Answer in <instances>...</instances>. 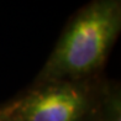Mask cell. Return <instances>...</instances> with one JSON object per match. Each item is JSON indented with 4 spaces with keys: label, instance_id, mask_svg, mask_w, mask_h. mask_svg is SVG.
Wrapping results in <instances>:
<instances>
[{
    "label": "cell",
    "instance_id": "obj_1",
    "mask_svg": "<svg viewBox=\"0 0 121 121\" xmlns=\"http://www.w3.org/2000/svg\"><path fill=\"white\" fill-rule=\"evenodd\" d=\"M121 32V0H90L65 25L35 83L101 77Z\"/></svg>",
    "mask_w": 121,
    "mask_h": 121
},
{
    "label": "cell",
    "instance_id": "obj_2",
    "mask_svg": "<svg viewBox=\"0 0 121 121\" xmlns=\"http://www.w3.org/2000/svg\"><path fill=\"white\" fill-rule=\"evenodd\" d=\"M104 85L101 77L35 83L8 106L20 121H91L100 109Z\"/></svg>",
    "mask_w": 121,
    "mask_h": 121
},
{
    "label": "cell",
    "instance_id": "obj_3",
    "mask_svg": "<svg viewBox=\"0 0 121 121\" xmlns=\"http://www.w3.org/2000/svg\"><path fill=\"white\" fill-rule=\"evenodd\" d=\"M98 121H121V96L116 84L105 82Z\"/></svg>",
    "mask_w": 121,
    "mask_h": 121
},
{
    "label": "cell",
    "instance_id": "obj_4",
    "mask_svg": "<svg viewBox=\"0 0 121 121\" xmlns=\"http://www.w3.org/2000/svg\"><path fill=\"white\" fill-rule=\"evenodd\" d=\"M0 121H20L8 105L0 108Z\"/></svg>",
    "mask_w": 121,
    "mask_h": 121
}]
</instances>
